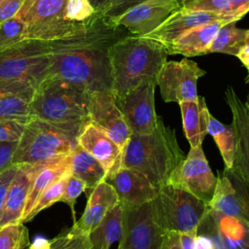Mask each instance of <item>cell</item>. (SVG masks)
<instances>
[{"label": "cell", "instance_id": "cell-1", "mask_svg": "<svg viewBox=\"0 0 249 249\" xmlns=\"http://www.w3.org/2000/svg\"><path fill=\"white\" fill-rule=\"evenodd\" d=\"M129 35L124 27L95 13L79 31L50 41L51 66L46 79L64 80L89 93L111 91L110 48Z\"/></svg>", "mask_w": 249, "mask_h": 249}, {"label": "cell", "instance_id": "cell-2", "mask_svg": "<svg viewBox=\"0 0 249 249\" xmlns=\"http://www.w3.org/2000/svg\"><path fill=\"white\" fill-rule=\"evenodd\" d=\"M109 55L114 98L123 97L141 86L157 84L160 71L167 61L161 44L132 34L117 41L110 48Z\"/></svg>", "mask_w": 249, "mask_h": 249}, {"label": "cell", "instance_id": "cell-3", "mask_svg": "<svg viewBox=\"0 0 249 249\" xmlns=\"http://www.w3.org/2000/svg\"><path fill=\"white\" fill-rule=\"evenodd\" d=\"M176 131L166 126L159 116L156 129L147 135L131 134L123 149L121 167L145 175L158 190L165 185L172 172L184 160Z\"/></svg>", "mask_w": 249, "mask_h": 249}, {"label": "cell", "instance_id": "cell-4", "mask_svg": "<svg viewBox=\"0 0 249 249\" xmlns=\"http://www.w3.org/2000/svg\"><path fill=\"white\" fill-rule=\"evenodd\" d=\"M89 96L85 89L64 80L46 79L35 89L31 114L78 138L90 122Z\"/></svg>", "mask_w": 249, "mask_h": 249}, {"label": "cell", "instance_id": "cell-5", "mask_svg": "<svg viewBox=\"0 0 249 249\" xmlns=\"http://www.w3.org/2000/svg\"><path fill=\"white\" fill-rule=\"evenodd\" d=\"M77 138L37 118L25 124L13 157V164H47L68 157Z\"/></svg>", "mask_w": 249, "mask_h": 249}, {"label": "cell", "instance_id": "cell-6", "mask_svg": "<svg viewBox=\"0 0 249 249\" xmlns=\"http://www.w3.org/2000/svg\"><path fill=\"white\" fill-rule=\"evenodd\" d=\"M208 205L189 192L165 184L151 201L154 222L163 231L187 232L197 229Z\"/></svg>", "mask_w": 249, "mask_h": 249}, {"label": "cell", "instance_id": "cell-7", "mask_svg": "<svg viewBox=\"0 0 249 249\" xmlns=\"http://www.w3.org/2000/svg\"><path fill=\"white\" fill-rule=\"evenodd\" d=\"M67 0H25L16 16L25 24L24 39L58 40L74 34L85 21L67 19Z\"/></svg>", "mask_w": 249, "mask_h": 249}, {"label": "cell", "instance_id": "cell-8", "mask_svg": "<svg viewBox=\"0 0 249 249\" xmlns=\"http://www.w3.org/2000/svg\"><path fill=\"white\" fill-rule=\"evenodd\" d=\"M50 66V41L24 39L0 52V80L28 82L36 89Z\"/></svg>", "mask_w": 249, "mask_h": 249}, {"label": "cell", "instance_id": "cell-9", "mask_svg": "<svg viewBox=\"0 0 249 249\" xmlns=\"http://www.w3.org/2000/svg\"><path fill=\"white\" fill-rule=\"evenodd\" d=\"M166 184L183 189L209 205L215 193L217 176L212 172L201 146L190 147L187 157Z\"/></svg>", "mask_w": 249, "mask_h": 249}, {"label": "cell", "instance_id": "cell-10", "mask_svg": "<svg viewBox=\"0 0 249 249\" xmlns=\"http://www.w3.org/2000/svg\"><path fill=\"white\" fill-rule=\"evenodd\" d=\"M204 75L205 71L189 58L166 61L160 71L157 86L164 102L194 101L198 96L197 80Z\"/></svg>", "mask_w": 249, "mask_h": 249}, {"label": "cell", "instance_id": "cell-11", "mask_svg": "<svg viewBox=\"0 0 249 249\" xmlns=\"http://www.w3.org/2000/svg\"><path fill=\"white\" fill-rule=\"evenodd\" d=\"M156 86L154 83L144 85L115 98L131 134L147 135L156 129L159 118L155 110Z\"/></svg>", "mask_w": 249, "mask_h": 249}, {"label": "cell", "instance_id": "cell-12", "mask_svg": "<svg viewBox=\"0 0 249 249\" xmlns=\"http://www.w3.org/2000/svg\"><path fill=\"white\" fill-rule=\"evenodd\" d=\"M163 231L154 222L151 202L123 210V231L117 249H160Z\"/></svg>", "mask_w": 249, "mask_h": 249}, {"label": "cell", "instance_id": "cell-13", "mask_svg": "<svg viewBox=\"0 0 249 249\" xmlns=\"http://www.w3.org/2000/svg\"><path fill=\"white\" fill-rule=\"evenodd\" d=\"M210 208L249 224V184L231 167L217 171V185Z\"/></svg>", "mask_w": 249, "mask_h": 249}, {"label": "cell", "instance_id": "cell-14", "mask_svg": "<svg viewBox=\"0 0 249 249\" xmlns=\"http://www.w3.org/2000/svg\"><path fill=\"white\" fill-rule=\"evenodd\" d=\"M186 0H146L121 16L111 18L135 36H144L158 28L172 13L183 7Z\"/></svg>", "mask_w": 249, "mask_h": 249}, {"label": "cell", "instance_id": "cell-15", "mask_svg": "<svg viewBox=\"0 0 249 249\" xmlns=\"http://www.w3.org/2000/svg\"><path fill=\"white\" fill-rule=\"evenodd\" d=\"M240 18H242L239 16L189 10L182 7L172 13L158 28L143 37L154 40L166 47L187 31L202 24L214 21H237Z\"/></svg>", "mask_w": 249, "mask_h": 249}, {"label": "cell", "instance_id": "cell-16", "mask_svg": "<svg viewBox=\"0 0 249 249\" xmlns=\"http://www.w3.org/2000/svg\"><path fill=\"white\" fill-rule=\"evenodd\" d=\"M89 120L94 125L103 130L122 149L131 136L122 112L116 104L112 91L90 93Z\"/></svg>", "mask_w": 249, "mask_h": 249}, {"label": "cell", "instance_id": "cell-17", "mask_svg": "<svg viewBox=\"0 0 249 249\" xmlns=\"http://www.w3.org/2000/svg\"><path fill=\"white\" fill-rule=\"evenodd\" d=\"M105 181L114 187L123 210L138 209L151 202L157 194V189L145 175L130 168L120 167Z\"/></svg>", "mask_w": 249, "mask_h": 249}, {"label": "cell", "instance_id": "cell-18", "mask_svg": "<svg viewBox=\"0 0 249 249\" xmlns=\"http://www.w3.org/2000/svg\"><path fill=\"white\" fill-rule=\"evenodd\" d=\"M225 98L231 112V124L235 133L232 168L249 184V109L231 86L227 88Z\"/></svg>", "mask_w": 249, "mask_h": 249}, {"label": "cell", "instance_id": "cell-19", "mask_svg": "<svg viewBox=\"0 0 249 249\" xmlns=\"http://www.w3.org/2000/svg\"><path fill=\"white\" fill-rule=\"evenodd\" d=\"M47 164L18 165L17 173L8 188L0 210V228L10 224L20 223L34 178Z\"/></svg>", "mask_w": 249, "mask_h": 249}, {"label": "cell", "instance_id": "cell-20", "mask_svg": "<svg viewBox=\"0 0 249 249\" xmlns=\"http://www.w3.org/2000/svg\"><path fill=\"white\" fill-rule=\"evenodd\" d=\"M77 142L101 163L107 172V177L121 167L123 149L92 123L89 122L85 125Z\"/></svg>", "mask_w": 249, "mask_h": 249}, {"label": "cell", "instance_id": "cell-21", "mask_svg": "<svg viewBox=\"0 0 249 249\" xmlns=\"http://www.w3.org/2000/svg\"><path fill=\"white\" fill-rule=\"evenodd\" d=\"M119 204L118 195L114 187L107 181L100 182L88 196V202L81 218L73 223L78 232L89 235L112 208Z\"/></svg>", "mask_w": 249, "mask_h": 249}, {"label": "cell", "instance_id": "cell-22", "mask_svg": "<svg viewBox=\"0 0 249 249\" xmlns=\"http://www.w3.org/2000/svg\"><path fill=\"white\" fill-rule=\"evenodd\" d=\"M226 21H214L193 28L174 42L164 47L169 54H182L186 57L207 54V51L217 32Z\"/></svg>", "mask_w": 249, "mask_h": 249}, {"label": "cell", "instance_id": "cell-23", "mask_svg": "<svg viewBox=\"0 0 249 249\" xmlns=\"http://www.w3.org/2000/svg\"><path fill=\"white\" fill-rule=\"evenodd\" d=\"M182 124L187 140L191 147L201 146L210 119V112L203 96H197L194 101H183L179 103Z\"/></svg>", "mask_w": 249, "mask_h": 249}, {"label": "cell", "instance_id": "cell-24", "mask_svg": "<svg viewBox=\"0 0 249 249\" xmlns=\"http://www.w3.org/2000/svg\"><path fill=\"white\" fill-rule=\"evenodd\" d=\"M71 175L85 182L87 196L107 177V172L101 163L79 144L69 156Z\"/></svg>", "mask_w": 249, "mask_h": 249}, {"label": "cell", "instance_id": "cell-25", "mask_svg": "<svg viewBox=\"0 0 249 249\" xmlns=\"http://www.w3.org/2000/svg\"><path fill=\"white\" fill-rule=\"evenodd\" d=\"M208 210L227 249H249V224L209 206Z\"/></svg>", "mask_w": 249, "mask_h": 249}, {"label": "cell", "instance_id": "cell-26", "mask_svg": "<svg viewBox=\"0 0 249 249\" xmlns=\"http://www.w3.org/2000/svg\"><path fill=\"white\" fill-rule=\"evenodd\" d=\"M69 156L58 161L45 165L35 176L27 196V201L20 223H24L25 218L28 216L35 202L45 190H47L54 182L71 175Z\"/></svg>", "mask_w": 249, "mask_h": 249}, {"label": "cell", "instance_id": "cell-27", "mask_svg": "<svg viewBox=\"0 0 249 249\" xmlns=\"http://www.w3.org/2000/svg\"><path fill=\"white\" fill-rule=\"evenodd\" d=\"M123 231V209L118 204L105 215L99 226L89 233L93 249H110L119 240Z\"/></svg>", "mask_w": 249, "mask_h": 249}, {"label": "cell", "instance_id": "cell-28", "mask_svg": "<svg viewBox=\"0 0 249 249\" xmlns=\"http://www.w3.org/2000/svg\"><path fill=\"white\" fill-rule=\"evenodd\" d=\"M237 21H230L221 26L214 37L207 54L211 53H222L235 56L238 50L246 43L248 29L236 26Z\"/></svg>", "mask_w": 249, "mask_h": 249}, {"label": "cell", "instance_id": "cell-29", "mask_svg": "<svg viewBox=\"0 0 249 249\" xmlns=\"http://www.w3.org/2000/svg\"><path fill=\"white\" fill-rule=\"evenodd\" d=\"M207 133L213 137L224 160L225 167L231 168L235 151V133L232 124H225L211 115Z\"/></svg>", "mask_w": 249, "mask_h": 249}, {"label": "cell", "instance_id": "cell-30", "mask_svg": "<svg viewBox=\"0 0 249 249\" xmlns=\"http://www.w3.org/2000/svg\"><path fill=\"white\" fill-rule=\"evenodd\" d=\"M183 8L243 18L249 12V0H187Z\"/></svg>", "mask_w": 249, "mask_h": 249}, {"label": "cell", "instance_id": "cell-31", "mask_svg": "<svg viewBox=\"0 0 249 249\" xmlns=\"http://www.w3.org/2000/svg\"><path fill=\"white\" fill-rule=\"evenodd\" d=\"M31 99L19 95H10L0 99V121L17 120L27 124L33 117L30 108Z\"/></svg>", "mask_w": 249, "mask_h": 249}, {"label": "cell", "instance_id": "cell-32", "mask_svg": "<svg viewBox=\"0 0 249 249\" xmlns=\"http://www.w3.org/2000/svg\"><path fill=\"white\" fill-rule=\"evenodd\" d=\"M29 245L28 230L22 223L0 228V249H24Z\"/></svg>", "mask_w": 249, "mask_h": 249}, {"label": "cell", "instance_id": "cell-33", "mask_svg": "<svg viewBox=\"0 0 249 249\" xmlns=\"http://www.w3.org/2000/svg\"><path fill=\"white\" fill-rule=\"evenodd\" d=\"M51 249H93V247L89 235L78 232L71 227L51 240Z\"/></svg>", "mask_w": 249, "mask_h": 249}, {"label": "cell", "instance_id": "cell-34", "mask_svg": "<svg viewBox=\"0 0 249 249\" xmlns=\"http://www.w3.org/2000/svg\"><path fill=\"white\" fill-rule=\"evenodd\" d=\"M25 24L17 17L0 23V52L24 40Z\"/></svg>", "mask_w": 249, "mask_h": 249}, {"label": "cell", "instance_id": "cell-35", "mask_svg": "<svg viewBox=\"0 0 249 249\" xmlns=\"http://www.w3.org/2000/svg\"><path fill=\"white\" fill-rule=\"evenodd\" d=\"M68 177L69 176L64 177V178L54 182L53 184H52L47 190H45L41 194V196H39V198L35 202L33 208L29 212L28 216L25 218L24 222H28L29 220L33 219L37 214H39V212H41L42 210L50 207L54 202L59 201Z\"/></svg>", "mask_w": 249, "mask_h": 249}, {"label": "cell", "instance_id": "cell-36", "mask_svg": "<svg viewBox=\"0 0 249 249\" xmlns=\"http://www.w3.org/2000/svg\"><path fill=\"white\" fill-rule=\"evenodd\" d=\"M86 189H87V186L85 182H83L81 179L73 175H70L66 181L63 193L60 196L59 201L66 203L70 207L74 223L77 221L75 217V209H74L76 200L83 192H86Z\"/></svg>", "mask_w": 249, "mask_h": 249}, {"label": "cell", "instance_id": "cell-37", "mask_svg": "<svg viewBox=\"0 0 249 249\" xmlns=\"http://www.w3.org/2000/svg\"><path fill=\"white\" fill-rule=\"evenodd\" d=\"M95 10L89 0H67L65 14L67 19L73 21H85L95 14Z\"/></svg>", "mask_w": 249, "mask_h": 249}, {"label": "cell", "instance_id": "cell-38", "mask_svg": "<svg viewBox=\"0 0 249 249\" xmlns=\"http://www.w3.org/2000/svg\"><path fill=\"white\" fill-rule=\"evenodd\" d=\"M35 88L28 82L0 80V99L10 95H19L32 99Z\"/></svg>", "mask_w": 249, "mask_h": 249}, {"label": "cell", "instance_id": "cell-39", "mask_svg": "<svg viewBox=\"0 0 249 249\" xmlns=\"http://www.w3.org/2000/svg\"><path fill=\"white\" fill-rule=\"evenodd\" d=\"M197 232L203 233L210 238L213 249H227L208 209L197 227Z\"/></svg>", "mask_w": 249, "mask_h": 249}, {"label": "cell", "instance_id": "cell-40", "mask_svg": "<svg viewBox=\"0 0 249 249\" xmlns=\"http://www.w3.org/2000/svg\"><path fill=\"white\" fill-rule=\"evenodd\" d=\"M25 124L17 120L0 121V142H18Z\"/></svg>", "mask_w": 249, "mask_h": 249}, {"label": "cell", "instance_id": "cell-41", "mask_svg": "<svg viewBox=\"0 0 249 249\" xmlns=\"http://www.w3.org/2000/svg\"><path fill=\"white\" fill-rule=\"evenodd\" d=\"M144 1L146 0H112L101 12V14L109 18H114Z\"/></svg>", "mask_w": 249, "mask_h": 249}, {"label": "cell", "instance_id": "cell-42", "mask_svg": "<svg viewBox=\"0 0 249 249\" xmlns=\"http://www.w3.org/2000/svg\"><path fill=\"white\" fill-rule=\"evenodd\" d=\"M18 142H0V173L13 165V157Z\"/></svg>", "mask_w": 249, "mask_h": 249}, {"label": "cell", "instance_id": "cell-43", "mask_svg": "<svg viewBox=\"0 0 249 249\" xmlns=\"http://www.w3.org/2000/svg\"><path fill=\"white\" fill-rule=\"evenodd\" d=\"M25 0H0V23L15 18Z\"/></svg>", "mask_w": 249, "mask_h": 249}, {"label": "cell", "instance_id": "cell-44", "mask_svg": "<svg viewBox=\"0 0 249 249\" xmlns=\"http://www.w3.org/2000/svg\"><path fill=\"white\" fill-rule=\"evenodd\" d=\"M17 170H18V165L13 164L8 169H6L4 172L0 173V210L4 203L8 188H9L12 180L14 179V177L17 173Z\"/></svg>", "mask_w": 249, "mask_h": 249}, {"label": "cell", "instance_id": "cell-45", "mask_svg": "<svg viewBox=\"0 0 249 249\" xmlns=\"http://www.w3.org/2000/svg\"><path fill=\"white\" fill-rule=\"evenodd\" d=\"M160 249H182L180 245L179 232L170 231H163Z\"/></svg>", "mask_w": 249, "mask_h": 249}, {"label": "cell", "instance_id": "cell-46", "mask_svg": "<svg viewBox=\"0 0 249 249\" xmlns=\"http://www.w3.org/2000/svg\"><path fill=\"white\" fill-rule=\"evenodd\" d=\"M197 233V229L187 232H179L180 245L182 249H194L195 239Z\"/></svg>", "mask_w": 249, "mask_h": 249}, {"label": "cell", "instance_id": "cell-47", "mask_svg": "<svg viewBox=\"0 0 249 249\" xmlns=\"http://www.w3.org/2000/svg\"><path fill=\"white\" fill-rule=\"evenodd\" d=\"M194 249H213V245L207 235L197 232L194 243Z\"/></svg>", "mask_w": 249, "mask_h": 249}, {"label": "cell", "instance_id": "cell-48", "mask_svg": "<svg viewBox=\"0 0 249 249\" xmlns=\"http://www.w3.org/2000/svg\"><path fill=\"white\" fill-rule=\"evenodd\" d=\"M235 56L245 66V68L247 69V74H249V42H246L240 47Z\"/></svg>", "mask_w": 249, "mask_h": 249}, {"label": "cell", "instance_id": "cell-49", "mask_svg": "<svg viewBox=\"0 0 249 249\" xmlns=\"http://www.w3.org/2000/svg\"><path fill=\"white\" fill-rule=\"evenodd\" d=\"M30 249H51V241L44 238H37L30 246Z\"/></svg>", "mask_w": 249, "mask_h": 249}, {"label": "cell", "instance_id": "cell-50", "mask_svg": "<svg viewBox=\"0 0 249 249\" xmlns=\"http://www.w3.org/2000/svg\"><path fill=\"white\" fill-rule=\"evenodd\" d=\"M112 0H89L96 13H101Z\"/></svg>", "mask_w": 249, "mask_h": 249}, {"label": "cell", "instance_id": "cell-51", "mask_svg": "<svg viewBox=\"0 0 249 249\" xmlns=\"http://www.w3.org/2000/svg\"><path fill=\"white\" fill-rule=\"evenodd\" d=\"M246 42H249V29H248V33H247V38H246ZM245 83L246 84H249V74H247L246 75V77H245Z\"/></svg>", "mask_w": 249, "mask_h": 249}, {"label": "cell", "instance_id": "cell-52", "mask_svg": "<svg viewBox=\"0 0 249 249\" xmlns=\"http://www.w3.org/2000/svg\"><path fill=\"white\" fill-rule=\"evenodd\" d=\"M245 104H246V106H247V107H248V109H249V93H248V95H247V98H246Z\"/></svg>", "mask_w": 249, "mask_h": 249}, {"label": "cell", "instance_id": "cell-53", "mask_svg": "<svg viewBox=\"0 0 249 249\" xmlns=\"http://www.w3.org/2000/svg\"><path fill=\"white\" fill-rule=\"evenodd\" d=\"M184 4H185V3H184Z\"/></svg>", "mask_w": 249, "mask_h": 249}]
</instances>
